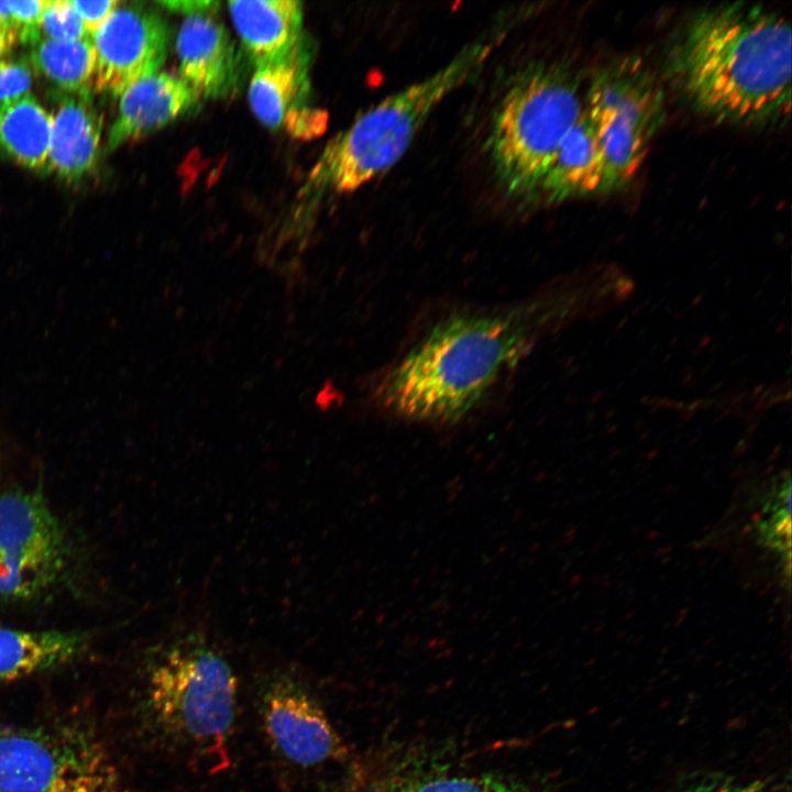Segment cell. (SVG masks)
Segmentation results:
<instances>
[{"label":"cell","mask_w":792,"mask_h":792,"mask_svg":"<svg viewBox=\"0 0 792 792\" xmlns=\"http://www.w3.org/2000/svg\"><path fill=\"white\" fill-rule=\"evenodd\" d=\"M669 792H767L758 780L744 779L721 771L688 774Z\"/></svg>","instance_id":"7402d4cb"},{"label":"cell","mask_w":792,"mask_h":792,"mask_svg":"<svg viewBox=\"0 0 792 792\" xmlns=\"http://www.w3.org/2000/svg\"><path fill=\"white\" fill-rule=\"evenodd\" d=\"M51 114L30 94L0 107V148L31 169L47 166Z\"/></svg>","instance_id":"d6986e66"},{"label":"cell","mask_w":792,"mask_h":792,"mask_svg":"<svg viewBox=\"0 0 792 792\" xmlns=\"http://www.w3.org/2000/svg\"><path fill=\"white\" fill-rule=\"evenodd\" d=\"M18 40L33 45L41 40V18L46 0L8 1Z\"/></svg>","instance_id":"603a6c76"},{"label":"cell","mask_w":792,"mask_h":792,"mask_svg":"<svg viewBox=\"0 0 792 792\" xmlns=\"http://www.w3.org/2000/svg\"><path fill=\"white\" fill-rule=\"evenodd\" d=\"M592 116H615L651 138L663 123L664 96L645 64L635 56L608 63L593 77L584 101Z\"/></svg>","instance_id":"8fae6325"},{"label":"cell","mask_w":792,"mask_h":792,"mask_svg":"<svg viewBox=\"0 0 792 792\" xmlns=\"http://www.w3.org/2000/svg\"><path fill=\"white\" fill-rule=\"evenodd\" d=\"M32 80L26 63L0 59V107L30 95Z\"/></svg>","instance_id":"cb8c5ba5"},{"label":"cell","mask_w":792,"mask_h":792,"mask_svg":"<svg viewBox=\"0 0 792 792\" xmlns=\"http://www.w3.org/2000/svg\"><path fill=\"white\" fill-rule=\"evenodd\" d=\"M90 38L96 53L92 87L112 97L160 73L167 55L165 21L141 7L120 3Z\"/></svg>","instance_id":"30bf717a"},{"label":"cell","mask_w":792,"mask_h":792,"mask_svg":"<svg viewBox=\"0 0 792 792\" xmlns=\"http://www.w3.org/2000/svg\"><path fill=\"white\" fill-rule=\"evenodd\" d=\"M238 680L226 657L201 634L158 648L143 674L140 715L165 752L216 773L231 763Z\"/></svg>","instance_id":"3957f363"},{"label":"cell","mask_w":792,"mask_h":792,"mask_svg":"<svg viewBox=\"0 0 792 792\" xmlns=\"http://www.w3.org/2000/svg\"><path fill=\"white\" fill-rule=\"evenodd\" d=\"M31 65L63 91L92 88L96 53L90 36L78 41L38 40L31 46Z\"/></svg>","instance_id":"ffe728a7"},{"label":"cell","mask_w":792,"mask_h":792,"mask_svg":"<svg viewBox=\"0 0 792 792\" xmlns=\"http://www.w3.org/2000/svg\"><path fill=\"white\" fill-rule=\"evenodd\" d=\"M228 7L254 65L283 58L301 43L304 9L299 1H231Z\"/></svg>","instance_id":"9a60e30c"},{"label":"cell","mask_w":792,"mask_h":792,"mask_svg":"<svg viewBox=\"0 0 792 792\" xmlns=\"http://www.w3.org/2000/svg\"><path fill=\"white\" fill-rule=\"evenodd\" d=\"M561 290L507 308L441 320L381 376L376 403L408 421L450 425L462 420L541 334L566 318L574 299Z\"/></svg>","instance_id":"6da1fadb"},{"label":"cell","mask_w":792,"mask_h":792,"mask_svg":"<svg viewBox=\"0 0 792 792\" xmlns=\"http://www.w3.org/2000/svg\"><path fill=\"white\" fill-rule=\"evenodd\" d=\"M51 142L46 169L67 182L87 175L96 165L102 135V116L91 90L64 92L51 114Z\"/></svg>","instance_id":"5bb4252c"},{"label":"cell","mask_w":792,"mask_h":792,"mask_svg":"<svg viewBox=\"0 0 792 792\" xmlns=\"http://www.w3.org/2000/svg\"><path fill=\"white\" fill-rule=\"evenodd\" d=\"M0 24L14 29L8 1H0Z\"/></svg>","instance_id":"83f0119b"},{"label":"cell","mask_w":792,"mask_h":792,"mask_svg":"<svg viewBox=\"0 0 792 792\" xmlns=\"http://www.w3.org/2000/svg\"><path fill=\"white\" fill-rule=\"evenodd\" d=\"M40 31L44 38L54 41H78L90 36L68 0L46 1Z\"/></svg>","instance_id":"44dd1931"},{"label":"cell","mask_w":792,"mask_h":792,"mask_svg":"<svg viewBox=\"0 0 792 792\" xmlns=\"http://www.w3.org/2000/svg\"><path fill=\"white\" fill-rule=\"evenodd\" d=\"M603 161L595 125L583 112L563 140L538 188L547 201L602 193Z\"/></svg>","instance_id":"2e32d148"},{"label":"cell","mask_w":792,"mask_h":792,"mask_svg":"<svg viewBox=\"0 0 792 792\" xmlns=\"http://www.w3.org/2000/svg\"><path fill=\"white\" fill-rule=\"evenodd\" d=\"M256 694L264 739L284 765L308 771L346 759L342 737L299 674L275 669L260 680Z\"/></svg>","instance_id":"ba28073f"},{"label":"cell","mask_w":792,"mask_h":792,"mask_svg":"<svg viewBox=\"0 0 792 792\" xmlns=\"http://www.w3.org/2000/svg\"><path fill=\"white\" fill-rule=\"evenodd\" d=\"M308 61L301 43L277 61L255 65L249 85V102L255 117L276 129L295 112L308 89Z\"/></svg>","instance_id":"ac0fdd59"},{"label":"cell","mask_w":792,"mask_h":792,"mask_svg":"<svg viewBox=\"0 0 792 792\" xmlns=\"http://www.w3.org/2000/svg\"><path fill=\"white\" fill-rule=\"evenodd\" d=\"M179 78L199 97L229 96L239 80V58L223 24L209 14L188 15L177 35Z\"/></svg>","instance_id":"7c38bea8"},{"label":"cell","mask_w":792,"mask_h":792,"mask_svg":"<svg viewBox=\"0 0 792 792\" xmlns=\"http://www.w3.org/2000/svg\"><path fill=\"white\" fill-rule=\"evenodd\" d=\"M119 98L107 138L109 152L167 125L200 99L178 76L161 72L136 81Z\"/></svg>","instance_id":"4fadbf2b"},{"label":"cell","mask_w":792,"mask_h":792,"mask_svg":"<svg viewBox=\"0 0 792 792\" xmlns=\"http://www.w3.org/2000/svg\"><path fill=\"white\" fill-rule=\"evenodd\" d=\"M342 792H541L519 768L441 744H395L353 767Z\"/></svg>","instance_id":"52a82bcc"},{"label":"cell","mask_w":792,"mask_h":792,"mask_svg":"<svg viewBox=\"0 0 792 792\" xmlns=\"http://www.w3.org/2000/svg\"><path fill=\"white\" fill-rule=\"evenodd\" d=\"M70 3L79 14L87 33L91 35L111 15V13L120 6L121 2L118 0H76L70 1Z\"/></svg>","instance_id":"d4e9b609"},{"label":"cell","mask_w":792,"mask_h":792,"mask_svg":"<svg viewBox=\"0 0 792 792\" xmlns=\"http://www.w3.org/2000/svg\"><path fill=\"white\" fill-rule=\"evenodd\" d=\"M18 41L15 29L0 24V59Z\"/></svg>","instance_id":"4316f807"},{"label":"cell","mask_w":792,"mask_h":792,"mask_svg":"<svg viewBox=\"0 0 792 792\" xmlns=\"http://www.w3.org/2000/svg\"><path fill=\"white\" fill-rule=\"evenodd\" d=\"M0 792H125L103 743L73 723L0 725Z\"/></svg>","instance_id":"8992f818"},{"label":"cell","mask_w":792,"mask_h":792,"mask_svg":"<svg viewBox=\"0 0 792 792\" xmlns=\"http://www.w3.org/2000/svg\"><path fill=\"white\" fill-rule=\"evenodd\" d=\"M792 33L778 12L735 2L693 15L671 53L688 100L724 122L759 125L791 108Z\"/></svg>","instance_id":"7a4b0ae2"},{"label":"cell","mask_w":792,"mask_h":792,"mask_svg":"<svg viewBox=\"0 0 792 792\" xmlns=\"http://www.w3.org/2000/svg\"><path fill=\"white\" fill-rule=\"evenodd\" d=\"M161 4L165 6L169 10L186 13L188 16L195 14H209L216 10V7H218L219 3L215 1H166L161 2Z\"/></svg>","instance_id":"484cf974"},{"label":"cell","mask_w":792,"mask_h":792,"mask_svg":"<svg viewBox=\"0 0 792 792\" xmlns=\"http://www.w3.org/2000/svg\"><path fill=\"white\" fill-rule=\"evenodd\" d=\"M583 108L575 78L561 65L536 64L514 79L488 136L495 173L508 193L538 191Z\"/></svg>","instance_id":"5b68a950"},{"label":"cell","mask_w":792,"mask_h":792,"mask_svg":"<svg viewBox=\"0 0 792 792\" xmlns=\"http://www.w3.org/2000/svg\"><path fill=\"white\" fill-rule=\"evenodd\" d=\"M66 558L64 530L40 492L0 495V602L38 595L59 578Z\"/></svg>","instance_id":"9c48e42d"},{"label":"cell","mask_w":792,"mask_h":792,"mask_svg":"<svg viewBox=\"0 0 792 792\" xmlns=\"http://www.w3.org/2000/svg\"><path fill=\"white\" fill-rule=\"evenodd\" d=\"M87 642L77 631L0 627V682L64 666L78 658Z\"/></svg>","instance_id":"e0dca14e"},{"label":"cell","mask_w":792,"mask_h":792,"mask_svg":"<svg viewBox=\"0 0 792 792\" xmlns=\"http://www.w3.org/2000/svg\"><path fill=\"white\" fill-rule=\"evenodd\" d=\"M514 18L497 22L441 68L386 97L333 136L310 170V187L350 193L392 168L437 106L473 78L505 41Z\"/></svg>","instance_id":"277c9868"}]
</instances>
